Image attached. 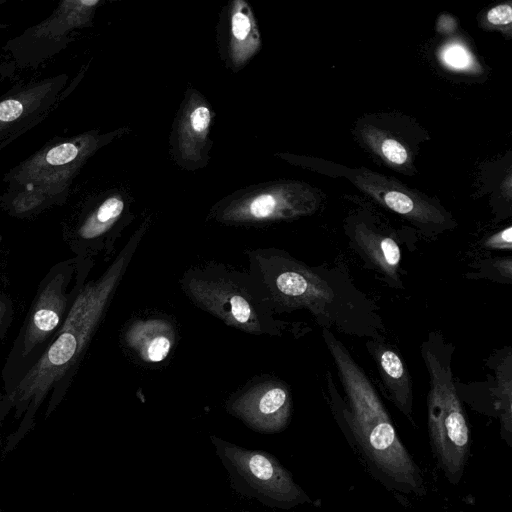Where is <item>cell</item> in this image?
Wrapping results in <instances>:
<instances>
[{"mask_svg": "<svg viewBox=\"0 0 512 512\" xmlns=\"http://www.w3.org/2000/svg\"><path fill=\"white\" fill-rule=\"evenodd\" d=\"M145 229H138L104 272L83 284L53 342L11 393L16 404L38 406L52 388L72 377L98 329Z\"/></svg>", "mask_w": 512, "mask_h": 512, "instance_id": "6da1fadb", "label": "cell"}, {"mask_svg": "<svg viewBox=\"0 0 512 512\" xmlns=\"http://www.w3.org/2000/svg\"><path fill=\"white\" fill-rule=\"evenodd\" d=\"M323 338L347 396L346 421L362 451L398 489L422 493L424 486L420 470L400 441L369 378L329 331L323 330Z\"/></svg>", "mask_w": 512, "mask_h": 512, "instance_id": "7a4b0ae2", "label": "cell"}, {"mask_svg": "<svg viewBox=\"0 0 512 512\" xmlns=\"http://www.w3.org/2000/svg\"><path fill=\"white\" fill-rule=\"evenodd\" d=\"M180 287L198 308L226 325L253 335H280L282 321L258 294L247 271L205 262L187 268Z\"/></svg>", "mask_w": 512, "mask_h": 512, "instance_id": "3957f363", "label": "cell"}, {"mask_svg": "<svg viewBox=\"0 0 512 512\" xmlns=\"http://www.w3.org/2000/svg\"><path fill=\"white\" fill-rule=\"evenodd\" d=\"M435 332L422 344L428 370V430L433 451L446 477L458 483L470 448V431L451 371V352Z\"/></svg>", "mask_w": 512, "mask_h": 512, "instance_id": "277c9868", "label": "cell"}, {"mask_svg": "<svg viewBox=\"0 0 512 512\" xmlns=\"http://www.w3.org/2000/svg\"><path fill=\"white\" fill-rule=\"evenodd\" d=\"M210 440L231 488L241 497L282 510L311 503L306 492L273 454L248 449L215 435L210 436Z\"/></svg>", "mask_w": 512, "mask_h": 512, "instance_id": "5b68a950", "label": "cell"}, {"mask_svg": "<svg viewBox=\"0 0 512 512\" xmlns=\"http://www.w3.org/2000/svg\"><path fill=\"white\" fill-rule=\"evenodd\" d=\"M246 270L262 300L274 313L316 308L333 298L324 281L308 267L274 248L246 251Z\"/></svg>", "mask_w": 512, "mask_h": 512, "instance_id": "8992f818", "label": "cell"}, {"mask_svg": "<svg viewBox=\"0 0 512 512\" xmlns=\"http://www.w3.org/2000/svg\"><path fill=\"white\" fill-rule=\"evenodd\" d=\"M226 410L258 433H279L291 420V393L279 380H256L232 394L226 401Z\"/></svg>", "mask_w": 512, "mask_h": 512, "instance_id": "52a82bcc", "label": "cell"}, {"mask_svg": "<svg viewBox=\"0 0 512 512\" xmlns=\"http://www.w3.org/2000/svg\"><path fill=\"white\" fill-rule=\"evenodd\" d=\"M73 268L67 263L54 267L43 280L29 312L22 341V356L27 357L64 322L69 297L66 289Z\"/></svg>", "mask_w": 512, "mask_h": 512, "instance_id": "ba28073f", "label": "cell"}, {"mask_svg": "<svg viewBox=\"0 0 512 512\" xmlns=\"http://www.w3.org/2000/svg\"><path fill=\"white\" fill-rule=\"evenodd\" d=\"M353 181L379 203L420 226L447 227L448 219L440 209L389 178L361 170Z\"/></svg>", "mask_w": 512, "mask_h": 512, "instance_id": "9c48e42d", "label": "cell"}, {"mask_svg": "<svg viewBox=\"0 0 512 512\" xmlns=\"http://www.w3.org/2000/svg\"><path fill=\"white\" fill-rule=\"evenodd\" d=\"M315 207V199L310 193L264 192L230 205L219 213V220L234 224L262 223L305 215Z\"/></svg>", "mask_w": 512, "mask_h": 512, "instance_id": "30bf717a", "label": "cell"}, {"mask_svg": "<svg viewBox=\"0 0 512 512\" xmlns=\"http://www.w3.org/2000/svg\"><path fill=\"white\" fill-rule=\"evenodd\" d=\"M175 337L171 321L163 317H149L129 324L124 333V342L141 362L159 364L170 355Z\"/></svg>", "mask_w": 512, "mask_h": 512, "instance_id": "8fae6325", "label": "cell"}, {"mask_svg": "<svg viewBox=\"0 0 512 512\" xmlns=\"http://www.w3.org/2000/svg\"><path fill=\"white\" fill-rule=\"evenodd\" d=\"M381 380L391 401L410 420L412 419V380L400 355L380 343H369Z\"/></svg>", "mask_w": 512, "mask_h": 512, "instance_id": "7c38bea8", "label": "cell"}, {"mask_svg": "<svg viewBox=\"0 0 512 512\" xmlns=\"http://www.w3.org/2000/svg\"><path fill=\"white\" fill-rule=\"evenodd\" d=\"M353 242L361 255L392 281L391 285L401 286L399 274L401 250L393 238L360 224L354 229Z\"/></svg>", "mask_w": 512, "mask_h": 512, "instance_id": "4fadbf2b", "label": "cell"}, {"mask_svg": "<svg viewBox=\"0 0 512 512\" xmlns=\"http://www.w3.org/2000/svg\"><path fill=\"white\" fill-rule=\"evenodd\" d=\"M123 211L122 199L118 197L106 199L82 224L78 232L79 237L85 241H93L105 236L119 220Z\"/></svg>", "mask_w": 512, "mask_h": 512, "instance_id": "5bb4252c", "label": "cell"}, {"mask_svg": "<svg viewBox=\"0 0 512 512\" xmlns=\"http://www.w3.org/2000/svg\"><path fill=\"white\" fill-rule=\"evenodd\" d=\"M496 382L492 387V396L499 413L501 431L508 439L512 432V377H511V353L507 360L500 363L496 371Z\"/></svg>", "mask_w": 512, "mask_h": 512, "instance_id": "9a60e30c", "label": "cell"}, {"mask_svg": "<svg viewBox=\"0 0 512 512\" xmlns=\"http://www.w3.org/2000/svg\"><path fill=\"white\" fill-rule=\"evenodd\" d=\"M232 36L235 48L252 52L254 48V23L250 15L238 8L232 15Z\"/></svg>", "mask_w": 512, "mask_h": 512, "instance_id": "2e32d148", "label": "cell"}, {"mask_svg": "<svg viewBox=\"0 0 512 512\" xmlns=\"http://www.w3.org/2000/svg\"><path fill=\"white\" fill-rule=\"evenodd\" d=\"M378 150L382 157L394 165H403L408 160V151L399 141L380 135L377 140Z\"/></svg>", "mask_w": 512, "mask_h": 512, "instance_id": "e0dca14e", "label": "cell"}, {"mask_svg": "<svg viewBox=\"0 0 512 512\" xmlns=\"http://www.w3.org/2000/svg\"><path fill=\"white\" fill-rule=\"evenodd\" d=\"M443 62L454 69H466L473 63L470 52L459 44L446 46L441 52Z\"/></svg>", "mask_w": 512, "mask_h": 512, "instance_id": "ac0fdd59", "label": "cell"}, {"mask_svg": "<svg viewBox=\"0 0 512 512\" xmlns=\"http://www.w3.org/2000/svg\"><path fill=\"white\" fill-rule=\"evenodd\" d=\"M78 147L73 143H63L50 149L46 155V162L53 166L65 165L73 161L78 155Z\"/></svg>", "mask_w": 512, "mask_h": 512, "instance_id": "d6986e66", "label": "cell"}, {"mask_svg": "<svg viewBox=\"0 0 512 512\" xmlns=\"http://www.w3.org/2000/svg\"><path fill=\"white\" fill-rule=\"evenodd\" d=\"M210 123L211 113L206 106L199 105L191 111L189 115V126L195 135H205Z\"/></svg>", "mask_w": 512, "mask_h": 512, "instance_id": "ffe728a7", "label": "cell"}, {"mask_svg": "<svg viewBox=\"0 0 512 512\" xmlns=\"http://www.w3.org/2000/svg\"><path fill=\"white\" fill-rule=\"evenodd\" d=\"M484 246L493 250H512V227L508 226L505 229L489 236L484 241Z\"/></svg>", "mask_w": 512, "mask_h": 512, "instance_id": "44dd1931", "label": "cell"}, {"mask_svg": "<svg viewBox=\"0 0 512 512\" xmlns=\"http://www.w3.org/2000/svg\"><path fill=\"white\" fill-rule=\"evenodd\" d=\"M486 20L495 26H507L512 22L510 4H500L491 8L486 14Z\"/></svg>", "mask_w": 512, "mask_h": 512, "instance_id": "7402d4cb", "label": "cell"}, {"mask_svg": "<svg viewBox=\"0 0 512 512\" xmlns=\"http://www.w3.org/2000/svg\"><path fill=\"white\" fill-rule=\"evenodd\" d=\"M23 112L21 102L15 99L5 100L0 103V120L12 121L16 120Z\"/></svg>", "mask_w": 512, "mask_h": 512, "instance_id": "603a6c76", "label": "cell"}, {"mask_svg": "<svg viewBox=\"0 0 512 512\" xmlns=\"http://www.w3.org/2000/svg\"><path fill=\"white\" fill-rule=\"evenodd\" d=\"M5 313H6V307L4 306V304L2 302H0V325L4 319Z\"/></svg>", "mask_w": 512, "mask_h": 512, "instance_id": "cb8c5ba5", "label": "cell"}, {"mask_svg": "<svg viewBox=\"0 0 512 512\" xmlns=\"http://www.w3.org/2000/svg\"><path fill=\"white\" fill-rule=\"evenodd\" d=\"M81 4L83 5H87V6H93V5H96L98 3V1L96 0H82L80 1Z\"/></svg>", "mask_w": 512, "mask_h": 512, "instance_id": "d4e9b609", "label": "cell"}]
</instances>
